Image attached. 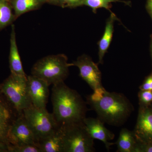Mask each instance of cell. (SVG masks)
Listing matches in <instances>:
<instances>
[{
	"label": "cell",
	"instance_id": "6da1fadb",
	"mask_svg": "<svg viewBox=\"0 0 152 152\" xmlns=\"http://www.w3.org/2000/svg\"><path fill=\"white\" fill-rule=\"evenodd\" d=\"M86 103L104 124L117 126L123 125L134 110L132 104L124 95L110 92L104 87L87 96Z\"/></svg>",
	"mask_w": 152,
	"mask_h": 152
},
{
	"label": "cell",
	"instance_id": "7a4b0ae2",
	"mask_svg": "<svg viewBox=\"0 0 152 152\" xmlns=\"http://www.w3.org/2000/svg\"><path fill=\"white\" fill-rule=\"evenodd\" d=\"M51 100L53 113L60 126L83 122L88 109L85 102L75 90L62 82L53 85Z\"/></svg>",
	"mask_w": 152,
	"mask_h": 152
},
{
	"label": "cell",
	"instance_id": "3957f363",
	"mask_svg": "<svg viewBox=\"0 0 152 152\" xmlns=\"http://www.w3.org/2000/svg\"><path fill=\"white\" fill-rule=\"evenodd\" d=\"M71 66L65 55H50L39 60L34 65L31 75L43 80L50 86L64 81Z\"/></svg>",
	"mask_w": 152,
	"mask_h": 152
},
{
	"label": "cell",
	"instance_id": "277c9868",
	"mask_svg": "<svg viewBox=\"0 0 152 152\" xmlns=\"http://www.w3.org/2000/svg\"><path fill=\"white\" fill-rule=\"evenodd\" d=\"M63 130V152H93L94 139L83 122L61 126Z\"/></svg>",
	"mask_w": 152,
	"mask_h": 152
},
{
	"label": "cell",
	"instance_id": "5b68a950",
	"mask_svg": "<svg viewBox=\"0 0 152 152\" xmlns=\"http://www.w3.org/2000/svg\"><path fill=\"white\" fill-rule=\"evenodd\" d=\"M27 78L11 75L0 84V89L19 115L32 105L28 92Z\"/></svg>",
	"mask_w": 152,
	"mask_h": 152
},
{
	"label": "cell",
	"instance_id": "8992f818",
	"mask_svg": "<svg viewBox=\"0 0 152 152\" xmlns=\"http://www.w3.org/2000/svg\"><path fill=\"white\" fill-rule=\"evenodd\" d=\"M25 118L39 142L56 130L60 127L53 114L46 109H40L32 105L23 112Z\"/></svg>",
	"mask_w": 152,
	"mask_h": 152
},
{
	"label": "cell",
	"instance_id": "52a82bcc",
	"mask_svg": "<svg viewBox=\"0 0 152 152\" xmlns=\"http://www.w3.org/2000/svg\"><path fill=\"white\" fill-rule=\"evenodd\" d=\"M72 66L79 68L80 76L89 86L93 91L102 88V73L98 67L88 56L83 55L71 63Z\"/></svg>",
	"mask_w": 152,
	"mask_h": 152
},
{
	"label": "cell",
	"instance_id": "ba28073f",
	"mask_svg": "<svg viewBox=\"0 0 152 152\" xmlns=\"http://www.w3.org/2000/svg\"><path fill=\"white\" fill-rule=\"evenodd\" d=\"M9 140L10 145L38 144L23 113L18 116L12 125L9 132Z\"/></svg>",
	"mask_w": 152,
	"mask_h": 152
},
{
	"label": "cell",
	"instance_id": "9c48e42d",
	"mask_svg": "<svg viewBox=\"0 0 152 152\" xmlns=\"http://www.w3.org/2000/svg\"><path fill=\"white\" fill-rule=\"evenodd\" d=\"M19 115L0 89V142L8 146L10 129Z\"/></svg>",
	"mask_w": 152,
	"mask_h": 152
},
{
	"label": "cell",
	"instance_id": "30bf717a",
	"mask_svg": "<svg viewBox=\"0 0 152 152\" xmlns=\"http://www.w3.org/2000/svg\"><path fill=\"white\" fill-rule=\"evenodd\" d=\"M27 84L33 105L39 108L46 109L50 86L43 80L32 75L27 76Z\"/></svg>",
	"mask_w": 152,
	"mask_h": 152
},
{
	"label": "cell",
	"instance_id": "8fae6325",
	"mask_svg": "<svg viewBox=\"0 0 152 152\" xmlns=\"http://www.w3.org/2000/svg\"><path fill=\"white\" fill-rule=\"evenodd\" d=\"M133 133L137 142L152 143V109L150 107H140Z\"/></svg>",
	"mask_w": 152,
	"mask_h": 152
},
{
	"label": "cell",
	"instance_id": "7c38bea8",
	"mask_svg": "<svg viewBox=\"0 0 152 152\" xmlns=\"http://www.w3.org/2000/svg\"><path fill=\"white\" fill-rule=\"evenodd\" d=\"M83 123L91 137L94 140L97 139L102 142L107 149L109 151L111 146L114 144V143L110 142L115 137L114 133L107 129L104 123L98 118H94L86 117Z\"/></svg>",
	"mask_w": 152,
	"mask_h": 152
},
{
	"label": "cell",
	"instance_id": "4fadbf2b",
	"mask_svg": "<svg viewBox=\"0 0 152 152\" xmlns=\"http://www.w3.org/2000/svg\"><path fill=\"white\" fill-rule=\"evenodd\" d=\"M10 42V47L9 56V64L11 74L16 77L27 78V76L26 75L24 71L18 50L16 38L15 30L14 25H12Z\"/></svg>",
	"mask_w": 152,
	"mask_h": 152
},
{
	"label": "cell",
	"instance_id": "5bb4252c",
	"mask_svg": "<svg viewBox=\"0 0 152 152\" xmlns=\"http://www.w3.org/2000/svg\"><path fill=\"white\" fill-rule=\"evenodd\" d=\"M63 130L59 127L54 132L39 142L42 152H63Z\"/></svg>",
	"mask_w": 152,
	"mask_h": 152
},
{
	"label": "cell",
	"instance_id": "9a60e30c",
	"mask_svg": "<svg viewBox=\"0 0 152 152\" xmlns=\"http://www.w3.org/2000/svg\"><path fill=\"white\" fill-rule=\"evenodd\" d=\"M116 19L115 15L111 13L106 23L103 35L98 42L99 62L100 64H102L104 56L107 51L111 42L114 31V22Z\"/></svg>",
	"mask_w": 152,
	"mask_h": 152
},
{
	"label": "cell",
	"instance_id": "2e32d148",
	"mask_svg": "<svg viewBox=\"0 0 152 152\" xmlns=\"http://www.w3.org/2000/svg\"><path fill=\"white\" fill-rule=\"evenodd\" d=\"M16 19L23 14L35 10L46 3L45 0H10Z\"/></svg>",
	"mask_w": 152,
	"mask_h": 152
},
{
	"label": "cell",
	"instance_id": "e0dca14e",
	"mask_svg": "<svg viewBox=\"0 0 152 152\" xmlns=\"http://www.w3.org/2000/svg\"><path fill=\"white\" fill-rule=\"evenodd\" d=\"M137 141L133 132L124 128L120 133L116 143L118 152H134Z\"/></svg>",
	"mask_w": 152,
	"mask_h": 152
},
{
	"label": "cell",
	"instance_id": "ac0fdd59",
	"mask_svg": "<svg viewBox=\"0 0 152 152\" xmlns=\"http://www.w3.org/2000/svg\"><path fill=\"white\" fill-rule=\"evenodd\" d=\"M16 19L10 0H0V30L11 24Z\"/></svg>",
	"mask_w": 152,
	"mask_h": 152
},
{
	"label": "cell",
	"instance_id": "d6986e66",
	"mask_svg": "<svg viewBox=\"0 0 152 152\" xmlns=\"http://www.w3.org/2000/svg\"><path fill=\"white\" fill-rule=\"evenodd\" d=\"M123 1L121 0H83L82 5L88 6L92 9L93 12H96L97 10L100 8H104L111 12L110 10V4L112 3Z\"/></svg>",
	"mask_w": 152,
	"mask_h": 152
},
{
	"label": "cell",
	"instance_id": "ffe728a7",
	"mask_svg": "<svg viewBox=\"0 0 152 152\" xmlns=\"http://www.w3.org/2000/svg\"><path fill=\"white\" fill-rule=\"evenodd\" d=\"M9 152H42L38 144L9 146Z\"/></svg>",
	"mask_w": 152,
	"mask_h": 152
},
{
	"label": "cell",
	"instance_id": "44dd1931",
	"mask_svg": "<svg viewBox=\"0 0 152 152\" xmlns=\"http://www.w3.org/2000/svg\"><path fill=\"white\" fill-rule=\"evenodd\" d=\"M140 107H150L152 103V91H141L138 94Z\"/></svg>",
	"mask_w": 152,
	"mask_h": 152
},
{
	"label": "cell",
	"instance_id": "7402d4cb",
	"mask_svg": "<svg viewBox=\"0 0 152 152\" xmlns=\"http://www.w3.org/2000/svg\"><path fill=\"white\" fill-rule=\"evenodd\" d=\"M134 152H152V143H140L137 142Z\"/></svg>",
	"mask_w": 152,
	"mask_h": 152
},
{
	"label": "cell",
	"instance_id": "603a6c76",
	"mask_svg": "<svg viewBox=\"0 0 152 152\" xmlns=\"http://www.w3.org/2000/svg\"><path fill=\"white\" fill-rule=\"evenodd\" d=\"M83 0H61V6L63 8H73L82 6Z\"/></svg>",
	"mask_w": 152,
	"mask_h": 152
},
{
	"label": "cell",
	"instance_id": "cb8c5ba5",
	"mask_svg": "<svg viewBox=\"0 0 152 152\" xmlns=\"http://www.w3.org/2000/svg\"><path fill=\"white\" fill-rule=\"evenodd\" d=\"M141 91H152V73L145 79L143 83L140 87Z\"/></svg>",
	"mask_w": 152,
	"mask_h": 152
},
{
	"label": "cell",
	"instance_id": "d4e9b609",
	"mask_svg": "<svg viewBox=\"0 0 152 152\" xmlns=\"http://www.w3.org/2000/svg\"><path fill=\"white\" fill-rule=\"evenodd\" d=\"M0 152H9L8 145L0 142Z\"/></svg>",
	"mask_w": 152,
	"mask_h": 152
},
{
	"label": "cell",
	"instance_id": "484cf974",
	"mask_svg": "<svg viewBox=\"0 0 152 152\" xmlns=\"http://www.w3.org/2000/svg\"><path fill=\"white\" fill-rule=\"evenodd\" d=\"M147 8L152 18V0H148Z\"/></svg>",
	"mask_w": 152,
	"mask_h": 152
},
{
	"label": "cell",
	"instance_id": "4316f807",
	"mask_svg": "<svg viewBox=\"0 0 152 152\" xmlns=\"http://www.w3.org/2000/svg\"><path fill=\"white\" fill-rule=\"evenodd\" d=\"M61 0H47V3L51 4L61 6Z\"/></svg>",
	"mask_w": 152,
	"mask_h": 152
},
{
	"label": "cell",
	"instance_id": "83f0119b",
	"mask_svg": "<svg viewBox=\"0 0 152 152\" xmlns=\"http://www.w3.org/2000/svg\"><path fill=\"white\" fill-rule=\"evenodd\" d=\"M150 107L152 109V103L151 104V105H150Z\"/></svg>",
	"mask_w": 152,
	"mask_h": 152
},
{
	"label": "cell",
	"instance_id": "f1b7e54d",
	"mask_svg": "<svg viewBox=\"0 0 152 152\" xmlns=\"http://www.w3.org/2000/svg\"><path fill=\"white\" fill-rule=\"evenodd\" d=\"M45 1L47 3V0H45Z\"/></svg>",
	"mask_w": 152,
	"mask_h": 152
}]
</instances>
